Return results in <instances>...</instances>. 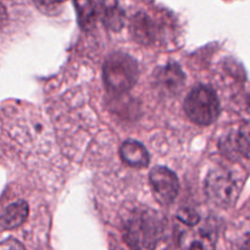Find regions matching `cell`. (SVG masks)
<instances>
[{
    "label": "cell",
    "instance_id": "cell-5",
    "mask_svg": "<svg viewBox=\"0 0 250 250\" xmlns=\"http://www.w3.org/2000/svg\"><path fill=\"white\" fill-rule=\"evenodd\" d=\"M149 181L156 199L161 204L170 205L175 202L180 192V182L170 168L156 166L149 173Z\"/></svg>",
    "mask_w": 250,
    "mask_h": 250
},
{
    "label": "cell",
    "instance_id": "cell-13",
    "mask_svg": "<svg viewBox=\"0 0 250 250\" xmlns=\"http://www.w3.org/2000/svg\"><path fill=\"white\" fill-rule=\"evenodd\" d=\"M0 250H26L20 242H17L14 238H7L2 241Z\"/></svg>",
    "mask_w": 250,
    "mask_h": 250
},
{
    "label": "cell",
    "instance_id": "cell-2",
    "mask_svg": "<svg viewBox=\"0 0 250 250\" xmlns=\"http://www.w3.org/2000/svg\"><path fill=\"white\" fill-rule=\"evenodd\" d=\"M138 73L137 61L121 51L111 54L103 66L105 85L116 94H124L133 88L138 80Z\"/></svg>",
    "mask_w": 250,
    "mask_h": 250
},
{
    "label": "cell",
    "instance_id": "cell-11",
    "mask_svg": "<svg viewBox=\"0 0 250 250\" xmlns=\"http://www.w3.org/2000/svg\"><path fill=\"white\" fill-rule=\"evenodd\" d=\"M99 16L104 24L112 31H119L124 24V12L116 2H99Z\"/></svg>",
    "mask_w": 250,
    "mask_h": 250
},
{
    "label": "cell",
    "instance_id": "cell-1",
    "mask_svg": "<svg viewBox=\"0 0 250 250\" xmlns=\"http://www.w3.org/2000/svg\"><path fill=\"white\" fill-rule=\"evenodd\" d=\"M165 231V220L151 209L136 210L124 226V241L131 250H154Z\"/></svg>",
    "mask_w": 250,
    "mask_h": 250
},
{
    "label": "cell",
    "instance_id": "cell-9",
    "mask_svg": "<svg viewBox=\"0 0 250 250\" xmlns=\"http://www.w3.org/2000/svg\"><path fill=\"white\" fill-rule=\"evenodd\" d=\"M131 33L142 44H151L156 38V24L146 12H138L131 21Z\"/></svg>",
    "mask_w": 250,
    "mask_h": 250
},
{
    "label": "cell",
    "instance_id": "cell-12",
    "mask_svg": "<svg viewBox=\"0 0 250 250\" xmlns=\"http://www.w3.org/2000/svg\"><path fill=\"white\" fill-rule=\"evenodd\" d=\"M178 219H180V221H182L187 227H195L200 221L199 215L192 209L181 210L180 214H178Z\"/></svg>",
    "mask_w": 250,
    "mask_h": 250
},
{
    "label": "cell",
    "instance_id": "cell-10",
    "mask_svg": "<svg viewBox=\"0 0 250 250\" xmlns=\"http://www.w3.org/2000/svg\"><path fill=\"white\" fill-rule=\"evenodd\" d=\"M28 216V205L23 200L11 203L1 216L2 229H14L23 224Z\"/></svg>",
    "mask_w": 250,
    "mask_h": 250
},
{
    "label": "cell",
    "instance_id": "cell-4",
    "mask_svg": "<svg viewBox=\"0 0 250 250\" xmlns=\"http://www.w3.org/2000/svg\"><path fill=\"white\" fill-rule=\"evenodd\" d=\"M205 192L214 204L229 208L236 203L239 194L238 183L226 170L217 168L208 175L205 181Z\"/></svg>",
    "mask_w": 250,
    "mask_h": 250
},
{
    "label": "cell",
    "instance_id": "cell-8",
    "mask_svg": "<svg viewBox=\"0 0 250 250\" xmlns=\"http://www.w3.org/2000/svg\"><path fill=\"white\" fill-rule=\"evenodd\" d=\"M122 161L131 167L143 168L149 165V153L146 146L134 139H127L120 148Z\"/></svg>",
    "mask_w": 250,
    "mask_h": 250
},
{
    "label": "cell",
    "instance_id": "cell-6",
    "mask_svg": "<svg viewBox=\"0 0 250 250\" xmlns=\"http://www.w3.org/2000/svg\"><path fill=\"white\" fill-rule=\"evenodd\" d=\"M217 233L214 227H187L180 234L178 243L182 250H216Z\"/></svg>",
    "mask_w": 250,
    "mask_h": 250
},
{
    "label": "cell",
    "instance_id": "cell-3",
    "mask_svg": "<svg viewBox=\"0 0 250 250\" xmlns=\"http://www.w3.org/2000/svg\"><path fill=\"white\" fill-rule=\"evenodd\" d=\"M185 111L195 125H211L220 114V102L215 90L202 84L193 88L185 100Z\"/></svg>",
    "mask_w": 250,
    "mask_h": 250
},
{
    "label": "cell",
    "instance_id": "cell-7",
    "mask_svg": "<svg viewBox=\"0 0 250 250\" xmlns=\"http://www.w3.org/2000/svg\"><path fill=\"white\" fill-rule=\"evenodd\" d=\"M185 84V75L177 63L160 67L155 72V85L163 94H178Z\"/></svg>",
    "mask_w": 250,
    "mask_h": 250
}]
</instances>
